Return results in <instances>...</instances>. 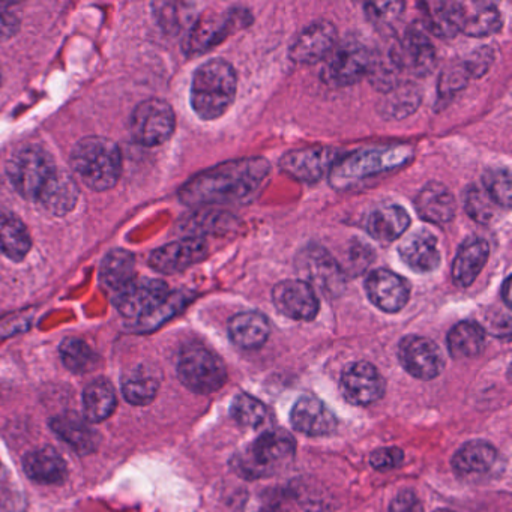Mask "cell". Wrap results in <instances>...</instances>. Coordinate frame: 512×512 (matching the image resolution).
Masks as SVG:
<instances>
[{
    "label": "cell",
    "mask_w": 512,
    "mask_h": 512,
    "mask_svg": "<svg viewBox=\"0 0 512 512\" xmlns=\"http://www.w3.org/2000/svg\"><path fill=\"white\" fill-rule=\"evenodd\" d=\"M271 166L262 157L227 161L199 173L179 191L188 206L239 203L256 194L268 179Z\"/></svg>",
    "instance_id": "6da1fadb"
},
{
    "label": "cell",
    "mask_w": 512,
    "mask_h": 512,
    "mask_svg": "<svg viewBox=\"0 0 512 512\" xmlns=\"http://www.w3.org/2000/svg\"><path fill=\"white\" fill-rule=\"evenodd\" d=\"M238 92L235 68L223 59L200 65L191 85V106L203 121H217L232 107Z\"/></svg>",
    "instance_id": "7a4b0ae2"
},
{
    "label": "cell",
    "mask_w": 512,
    "mask_h": 512,
    "mask_svg": "<svg viewBox=\"0 0 512 512\" xmlns=\"http://www.w3.org/2000/svg\"><path fill=\"white\" fill-rule=\"evenodd\" d=\"M412 158L410 146L361 149L338 158L329 172V182L335 190H349L365 179L406 166Z\"/></svg>",
    "instance_id": "3957f363"
},
{
    "label": "cell",
    "mask_w": 512,
    "mask_h": 512,
    "mask_svg": "<svg viewBox=\"0 0 512 512\" xmlns=\"http://www.w3.org/2000/svg\"><path fill=\"white\" fill-rule=\"evenodd\" d=\"M71 167L91 190H110L121 176V152L112 140L86 137L73 149Z\"/></svg>",
    "instance_id": "277c9868"
},
{
    "label": "cell",
    "mask_w": 512,
    "mask_h": 512,
    "mask_svg": "<svg viewBox=\"0 0 512 512\" xmlns=\"http://www.w3.org/2000/svg\"><path fill=\"white\" fill-rule=\"evenodd\" d=\"M295 451V440L287 431H265L241 454L236 455L233 467L244 478H266L289 466Z\"/></svg>",
    "instance_id": "5b68a950"
},
{
    "label": "cell",
    "mask_w": 512,
    "mask_h": 512,
    "mask_svg": "<svg viewBox=\"0 0 512 512\" xmlns=\"http://www.w3.org/2000/svg\"><path fill=\"white\" fill-rule=\"evenodd\" d=\"M181 382L197 394H211L226 383L227 370L223 359L202 344H188L178 361Z\"/></svg>",
    "instance_id": "8992f818"
},
{
    "label": "cell",
    "mask_w": 512,
    "mask_h": 512,
    "mask_svg": "<svg viewBox=\"0 0 512 512\" xmlns=\"http://www.w3.org/2000/svg\"><path fill=\"white\" fill-rule=\"evenodd\" d=\"M7 172L11 184L23 197L38 200L58 169L46 151L28 148L11 158Z\"/></svg>",
    "instance_id": "52a82bcc"
},
{
    "label": "cell",
    "mask_w": 512,
    "mask_h": 512,
    "mask_svg": "<svg viewBox=\"0 0 512 512\" xmlns=\"http://www.w3.org/2000/svg\"><path fill=\"white\" fill-rule=\"evenodd\" d=\"M299 280L328 296H338L346 287L340 263L323 247L311 244L299 251L295 259Z\"/></svg>",
    "instance_id": "ba28073f"
},
{
    "label": "cell",
    "mask_w": 512,
    "mask_h": 512,
    "mask_svg": "<svg viewBox=\"0 0 512 512\" xmlns=\"http://www.w3.org/2000/svg\"><path fill=\"white\" fill-rule=\"evenodd\" d=\"M248 11L227 10L208 11L191 28L185 40L188 55H202L223 43L229 35L248 26Z\"/></svg>",
    "instance_id": "9c48e42d"
},
{
    "label": "cell",
    "mask_w": 512,
    "mask_h": 512,
    "mask_svg": "<svg viewBox=\"0 0 512 512\" xmlns=\"http://www.w3.org/2000/svg\"><path fill=\"white\" fill-rule=\"evenodd\" d=\"M370 59L371 53L364 44L355 40L341 41L323 61L322 80L332 88L355 85L367 76Z\"/></svg>",
    "instance_id": "30bf717a"
},
{
    "label": "cell",
    "mask_w": 512,
    "mask_h": 512,
    "mask_svg": "<svg viewBox=\"0 0 512 512\" xmlns=\"http://www.w3.org/2000/svg\"><path fill=\"white\" fill-rule=\"evenodd\" d=\"M175 127V112L166 101H143L131 118V134L143 146L163 145L175 133Z\"/></svg>",
    "instance_id": "8fae6325"
},
{
    "label": "cell",
    "mask_w": 512,
    "mask_h": 512,
    "mask_svg": "<svg viewBox=\"0 0 512 512\" xmlns=\"http://www.w3.org/2000/svg\"><path fill=\"white\" fill-rule=\"evenodd\" d=\"M340 157L338 149L329 146H308L287 152L280 160V167L296 181L316 184L326 173L331 172L332 166Z\"/></svg>",
    "instance_id": "7c38bea8"
},
{
    "label": "cell",
    "mask_w": 512,
    "mask_h": 512,
    "mask_svg": "<svg viewBox=\"0 0 512 512\" xmlns=\"http://www.w3.org/2000/svg\"><path fill=\"white\" fill-rule=\"evenodd\" d=\"M169 295V287L164 281L134 278L116 292L115 305L122 316L140 320L157 310Z\"/></svg>",
    "instance_id": "4fadbf2b"
},
{
    "label": "cell",
    "mask_w": 512,
    "mask_h": 512,
    "mask_svg": "<svg viewBox=\"0 0 512 512\" xmlns=\"http://www.w3.org/2000/svg\"><path fill=\"white\" fill-rule=\"evenodd\" d=\"M394 50L403 74L425 77L436 67V49L418 23L410 26L401 40L395 41Z\"/></svg>",
    "instance_id": "5bb4252c"
},
{
    "label": "cell",
    "mask_w": 512,
    "mask_h": 512,
    "mask_svg": "<svg viewBox=\"0 0 512 512\" xmlns=\"http://www.w3.org/2000/svg\"><path fill=\"white\" fill-rule=\"evenodd\" d=\"M343 397L355 406H370L385 394V380L370 362H353L341 374Z\"/></svg>",
    "instance_id": "9a60e30c"
},
{
    "label": "cell",
    "mask_w": 512,
    "mask_h": 512,
    "mask_svg": "<svg viewBox=\"0 0 512 512\" xmlns=\"http://www.w3.org/2000/svg\"><path fill=\"white\" fill-rule=\"evenodd\" d=\"M398 359L404 370L416 379H434L443 368L442 353L437 344L419 335H409L401 340Z\"/></svg>",
    "instance_id": "2e32d148"
},
{
    "label": "cell",
    "mask_w": 512,
    "mask_h": 512,
    "mask_svg": "<svg viewBox=\"0 0 512 512\" xmlns=\"http://www.w3.org/2000/svg\"><path fill=\"white\" fill-rule=\"evenodd\" d=\"M337 28L328 20H320L305 28L290 47L289 56L298 65H316L325 61L337 44Z\"/></svg>",
    "instance_id": "e0dca14e"
},
{
    "label": "cell",
    "mask_w": 512,
    "mask_h": 512,
    "mask_svg": "<svg viewBox=\"0 0 512 512\" xmlns=\"http://www.w3.org/2000/svg\"><path fill=\"white\" fill-rule=\"evenodd\" d=\"M272 302L283 316L292 320H313L319 313L316 290L302 280H286L272 289Z\"/></svg>",
    "instance_id": "ac0fdd59"
},
{
    "label": "cell",
    "mask_w": 512,
    "mask_h": 512,
    "mask_svg": "<svg viewBox=\"0 0 512 512\" xmlns=\"http://www.w3.org/2000/svg\"><path fill=\"white\" fill-rule=\"evenodd\" d=\"M208 250L205 239L194 236L158 248L151 254L149 263L161 274H178L202 262L208 256Z\"/></svg>",
    "instance_id": "d6986e66"
},
{
    "label": "cell",
    "mask_w": 512,
    "mask_h": 512,
    "mask_svg": "<svg viewBox=\"0 0 512 512\" xmlns=\"http://www.w3.org/2000/svg\"><path fill=\"white\" fill-rule=\"evenodd\" d=\"M368 299L385 313H398L409 301L410 287L406 280L388 269H376L365 281Z\"/></svg>",
    "instance_id": "ffe728a7"
},
{
    "label": "cell",
    "mask_w": 512,
    "mask_h": 512,
    "mask_svg": "<svg viewBox=\"0 0 512 512\" xmlns=\"http://www.w3.org/2000/svg\"><path fill=\"white\" fill-rule=\"evenodd\" d=\"M290 422L299 433L307 436H326L337 428L334 412L314 395L305 394L298 398L290 412Z\"/></svg>",
    "instance_id": "44dd1931"
},
{
    "label": "cell",
    "mask_w": 512,
    "mask_h": 512,
    "mask_svg": "<svg viewBox=\"0 0 512 512\" xmlns=\"http://www.w3.org/2000/svg\"><path fill=\"white\" fill-rule=\"evenodd\" d=\"M398 253L404 265L418 274L436 271L442 262L436 236L424 229L406 236L398 247Z\"/></svg>",
    "instance_id": "7402d4cb"
},
{
    "label": "cell",
    "mask_w": 512,
    "mask_h": 512,
    "mask_svg": "<svg viewBox=\"0 0 512 512\" xmlns=\"http://www.w3.org/2000/svg\"><path fill=\"white\" fill-rule=\"evenodd\" d=\"M53 433L73 448L77 454H94L100 448V434L91 427V422L86 421L76 413H65L55 416L50 421Z\"/></svg>",
    "instance_id": "603a6c76"
},
{
    "label": "cell",
    "mask_w": 512,
    "mask_h": 512,
    "mask_svg": "<svg viewBox=\"0 0 512 512\" xmlns=\"http://www.w3.org/2000/svg\"><path fill=\"white\" fill-rule=\"evenodd\" d=\"M415 206L419 217L433 224L451 223L457 211L451 191L439 182L425 185L416 197Z\"/></svg>",
    "instance_id": "cb8c5ba5"
},
{
    "label": "cell",
    "mask_w": 512,
    "mask_h": 512,
    "mask_svg": "<svg viewBox=\"0 0 512 512\" xmlns=\"http://www.w3.org/2000/svg\"><path fill=\"white\" fill-rule=\"evenodd\" d=\"M23 469L29 479L41 485H59L68 476L64 457L50 446L29 452L23 460Z\"/></svg>",
    "instance_id": "d4e9b609"
},
{
    "label": "cell",
    "mask_w": 512,
    "mask_h": 512,
    "mask_svg": "<svg viewBox=\"0 0 512 512\" xmlns=\"http://www.w3.org/2000/svg\"><path fill=\"white\" fill-rule=\"evenodd\" d=\"M500 11L487 2H460V32L470 38H485L502 29Z\"/></svg>",
    "instance_id": "484cf974"
},
{
    "label": "cell",
    "mask_w": 512,
    "mask_h": 512,
    "mask_svg": "<svg viewBox=\"0 0 512 512\" xmlns=\"http://www.w3.org/2000/svg\"><path fill=\"white\" fill-rule=\"evenodd\" d=\"M490 257V245L481 238L469 239L461 245L452 263L451 275L458 287L472 286Z\"/></svg>",
    "instance_id": "4316f807"
},
{
    "label": "cell",
    "mask_w": 512,
    "mask_h": 512,
    "mask_svg": "<svg viewBox=\"0 0 512 512\" xmlns=\"http://www.w3.org/2000/svg\"><path fill=\"white\" fill-rule=\"evenodd\" d=\"M230 340L245 350L260 349L271 335L269 320L257 311L236 314L229 322Z\"/></svg>",
    "instance_id": "83f0119b"
},
{
    "label": "cell",
    "mask_w": 512,
    "mask_h": 512,
    "mask_svg": "<svg viewBox=\"0 0 512 512\" xmlns=\"http://www.w3.org/2000/svg\"><path fill=\"white\" fill-rule=\"evenodd\" d=\"M410 226L406 209L398 205L380 206L371 212L367 221V232L376 241L389 244L404 235Z\"/></svg>",
    "instance_id": "f1b7e54d"
},
{
    "label": "cell",
    "mask_w": 512,
    "mask_h": 512,
    "mask_svg": "<svg viewBox=\"0 0 512 512\" xmlns=\"http://www.w3.org/2000/svg\"><path fill=\"white\" fill-rule=\"evenodd\" d=\"M497 460V451L493 445L484 440H472L464 443L454 457L452 467L460 475H484Z\"/></svg>",
    "instance_id": "f546056e"
},
{
    "label": "cell",
    "mask_w": 512,
    "mask_h": 512,
    "mask_svg": "<svg viewBox=\"0 0 512 512\" xmlns=\"http://www.w3.org/2000/svg\"><path fill=\"white\" fill-rule=\"evenodd\" d=\"M425 28L437 38L449 40L460 34V2H422Z\"/></svg>",
    "instance_id": "4dcf8cb0"
},
{
    "label": "cell",
    "mask_w": 512,
    "mask_h": 512,
    "mask_svg": "<svg viewBox=\"0 0 512 512\" xmlns=\"http://www.w3.org/2000/svg\"><path fill=\"white\" fill-rule=\"evenodd\" d=\"M118 397L112 383L98 379L89 383L83 392V418L91 424H100L115 413Z\"/></svg>",
    "instance_id": "1f68e13d"
},
{
    "label": "cell",
    "mask_w": 512,
    "mask_h": 512,
    "mask_svg": "<svg viewBox=\"0 0 512 512\" xmlns=\"http://www.w3.org/2000/svg\"><path fill=\"white\" fill-rule=\"evenodd\" d=\"M79 199V187L73 176L67 172H56L44 188L37 202H40L47 211L55 215H65L73 211Z\"/></svg>",
    "instance_id": "d6a6232c"
},
{
    "label": "cell",
    "mask_w": 512,
    "mask_h": 512,
    "mask_svg": "<svg viewBox=\"0 0 512 512\" xmlns=\"http://www.w3.org/2000/svg\"><path fill=\"white\" fill-rule=\"evenodd\" d=\"M485 349V329L472 320L457 323L448 334V350L452 358L467 359L481 355Z\"/></svg>",
    "instance_id": "836d02e7"
},
{
    "label": "cell",
    "mask_w": 512,
    "mask_h": 512,
    "mask_svg": "<svg viewBox=\"0 0 512 512\" xmlns=\"http://www.w3.org/2000/svg\"><path fill=\"white\" fill-rule=\"evenodd\" d=\"M160 380L154 371L137 367L122 379V394L133 406H148L157 398Z\"/></svg>",
    "instance_id": "e575fe53"
},
{
    "label": "cell",
    "mask_w": 512,
    "mask_h": 512,
    "mask_svg": "<svg viewBox=\"0 0 512 512\" xmlns=\"http://www.w3.org/2000/svg\"><path fill=\"white\" fill-rule=\"evenodd\" d=\"M32 247L28 227L13 215L0 217V251L11 260L25 259Z\"/></svg>",
    "instance_id": "d590c367"
},
{
    "label": "cell",
    "mask_w": 512,
    "mask_h": 512,
    "mask_svg": "<svg viewBox=\"0 0 512 512\" xmlns=\"http://www.w3.org/2000/svg\"><path fill=\"white\" fill-rule=\"evenodd\" d=\"M401 74L403 73L395 56L394 43L380 52L371 53L367 76H370L374 88L388 94L391 89L400 85Z\"/></svg>",
    "instance_id": "8d00e7d4"
},
{
    "label": "cell",
    "mask_w": 512,
    "mask_h": 512,
    "mask_svg": "<svg viewBox=\"0 0 512 512\" xmlns=\"http://www.w3.org/2000/svg\"><path fill=\"white\" fill-rule=\"evenodd\" d=\"M134 272H136V259L133 254L125 250H113L101 263L100 277L104 286L118 292L136 278Z\"/></svg>",
    "instance_id": "74e56055"
},
{
    "label": "cell",
    "mask_w": 512,
    "mask_h": 512,
    "mask_svg": "<svg viewBox=\"0 0 512 512\" xmlns=\"http://www.w3.org/2000/svg\"><path fill=\"white\" fill-rule=\"evenodd\" d=\"M422 92L415 83H400L388 92L382 103V115L389 119H403L418 110Z\"/></svg>",
    "instance_id": "f35d334b"
},
{
    "label": "cell",
    "mask_w": 512,
    "mask_h": 512,
    "mask_svg": "<svg viewBox=\"0 0 512 512\" xmlns=\"http://www.w3.org/2000/svg\"><path fill=\"white\" fill-rule=\"evenodd\" d=\"M59 352H61L62 362L71 373H91V371L97 370L98 364H100L98 353L80 338H65Z\"/></svg>",
    "instance_id": "ab89813d"
},
{
    "label": "cell",
    "mask_w": 512,
    "mask_h": 512,
    "mask_svg": "<svg viewBox=\"0 0 512 512\" xmlns=\"http://www.w3.org/2000/svg\"><path fill=\"white\" fill-rule=\"evenodd\" d=\"M191 302V295L187 292H175L170 293L167 296L166 301L157 308V310L152 311L148 316L143 317V319L137 320L139 322L140 331L149 332L157 329L158 326L163 325L167 320L172 319L173 316L179 313V311L184 310L188 304Z\"/></svg>",
    "instance_id": "60d3db41"
},
{
    "label": "cell",
    "mask_w": 512,
    "mask_h": 512,
    "mask_svg": "<svg viewBox=\"0 0 512 512\" xmlns=\"http://www.w3.org/2000/svg\"><path fill=\"white\" fill-rule=\"evenodd\" d=\"M232 418L244 427H259L266 418V407L262 401L254 398L253 395L242 394L233 398L230 406Z\"/></svg>",
    "instance_id": "b9f144b4"
},
{
    "label": "cell",
    "mask_w": 512,
    "mask_h": 512,
    "mask_svg": "<svg viewBox=\"0 0 512 512\" xmlns=\"http://www.w3.org/2000/svg\"><path fill=\"white\" fill-rule=\"evenodd\" d=\"M485 193L500 208L508 209L511 206V172L509 169L487 170L482 176Z\"/></svg>",
    "instance_id": "7bdbcfd3"
},
{
    "label": "cell",
    "mask_w": 512,
    "mask_h": 512,
    "mask_svg": "<svg viewBox=\"0 0 512 512\" xmlns=\"http://www.w3.org/2000/svg\"><path fill=\"white\" fill-rule=\"evenodd\" d=\"M464 209L476 223L488 224L496 214V203L485 193L484 188L472 185L464 193Z\"/></svg>",
    "instance_id": "ee69618b"
},
{
    "label": "cell",
    "mask_w": 512,
    "mask_h": 512,
    "mask_svg": "<svg viewBox=\"0 0 512 512\" xmlns=\"http://www.w3.org/2000/svg\"><path fill=\"white\" fill-rule=\"evenodd\" d=\"M404 7L403 2H371L365 5V16L376 28L388 29L398 22Z\"/></svg>",
    "instance_id": "f6af8a7d"
},
{
    "label": "cell",
    "mask_w": 512,
    "mask_h": 512,
    "mask_svg": "<svg viewBox=\"0 0 512 512\" xmlns=\"http://www.w3.org/2000/svg\"><path fill=\"white\" fill-rule=\"evenodd\" d=\"M470 76L467 73L466 67L463 62L461 64L449 65L448 68L442 71V76L439 79V100H449L454 97L461 89L466 88Z\"/></svg>",
    "instance_id": "bcb514c9"
},
{
    "label": "cell",
    "mask_w": 512,
    "mask_h": 512,
    "mask_svg": "<svg viewBox=\"0 0 512 512\" xmlns=\"http://www.w3.org/2000/svg\"><path fill=\"white\" fill-rule=\"evenodd\" d=\"M493 59V50H491L490 47H481V49L473 52L472 55L463 62L470 79H479V77L484 76V74L490 70Z\"/></svg>",
    "instance_id": "7dc6e473"
},
{
    "label": "cell",
    "mask_w": 512,
    "mask_h": 512,
    "mask_svg": "<svg viewBox=\"0 0 512 512\" xmlns=\"http://www.w3.org/2000/svg\"><path fill=\"white\" fill-rule=\"evenodd\" d=\"M404 460V452L400 448H380L371 452L370 463L379 472H388L401 466Z\"/></svg>",
    "instance_id": "c3c4849f"
},
{
    "label": "cell",
    "mask_w": 512,
    "mask_h": 512,
    "mask_svg": "<svg viewBox=\"0 0 512 512\" xmlns=\"http://www.w3.org/2000/svg\"><path fill=\"white\" fill-rule=\"evenodd\" d=\"M371 260H373V250L368 245L355 242L347 251V271L352 274H361L370 266Z\"/></svg>",
    "instance_id": "681fc988"
},
{
    "label": "cell",
    "mask_w": 512,
    "mask_h": 512,
    "mask_svg": "<svg viewBox=\"0 0 512 512\" xmlns=\"http://www.w3.org/2000/svg\"><path fill=\"white\" fill-rule=\"evenodd\" d=\"M19 25L16 13L7 5H0V40H7L16 35Z\"/></svg>",
    "instance_id": "f907efd6"
},
{
    "label": "cell",
    "mask_w": 512,
    "mask_h": 512,
    "mask_svg": "<svg viewBox=\"0 0 512 512\" xmlns=\"http://www.w3.org/2000/svg\"><path fill=\"white\" fill-rule=\"evenodd\" d=\"M389 512H419L418 499L412 491H403L395 497Z\"/></svg>",
    "instance_id": "816d5d0a"
},
{
    "label": "cell",
    "mask_w": 512,
    "mask_h": 512,
    "mask_svg": "<svg viewBox=\"0 0 512 512\" xmlns=\"http://www.w3.org/2000/svg\"><path fill=\"white\" fill-rule=\"evenodd\" d=\"M511 278H506L505 283H503V302H505L506 307L511 308Z\"/></svg>",
    "instance_id": "f5cc1de1"
},
{
    "label": "cell",
    "mask_w": 512,
    "mask_h": 512,
    "mask_svg": "<svg viewBox=\"0 0 512 512\" xmlns=\"http://www.w3.org/2000/svg\"><path fill=\"white\" fill-rule=\"evenodd\" d=\"M434 512H454V511H449V509H436V511Z\"/></svg>",
    "instance_id": "db71d44e"
},
{
    "label": "cell",
    "mask_w": 512,
    "mask_h": 512,
    "mask_svg": "<svg viewBox=\"0 0 512 512\" xmlns=\"http://www.w3.org/2000/svg\"><path fill=\"white\" fill-rule=\"evenodd\" d=\"M265 512H283V511H280V509H272V511H265Z\"/></svg>",
    "instance_id": "11a10c76"
}]
</instances>
